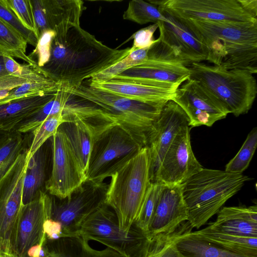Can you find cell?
Masks as SVG:
<instances>
[{
	"instance_id": "obj_1",
	"label": "cell",
	"mask_w": 257,
	"mask_h": 257,
	"mask_svg": "<svg viewBox=\"0 0 257 257\" xmlns=\"http://www.w3.org/2000/svg\"><path fill=\"white\" fill-rule=\"evenodd\" d=\"M131 52V48H110L80 26L63 36L55 35L48 62L41 68L53 80L70 91L83 81L117 63Z\"/></svg>"
},
{
	"instance_id": "obj_2",
	"label": "cell",
	"mask_w": 257,
	"mask_h": 257,
	"mask_svg": "<svg viewBox=\"0 0 257 257\" xmlns=\"http://www.w3.org/2000/svg\"><path fill=\"white\" fill-rule=\"evenodd\" d=\"M181 19L206 46V61L227 69L257 73V21Z\"/></svg>"
},
{
	"instance_id": "obj_3",
	"label": "cell",
	"mask_w": 257,
	"mask_h": 257,
	"mask_svg": "<svg viewBox=\"0 0 257 257\" xmlns=\"http://www.w3.org/2000/svg\"><path fill=\"white\" fill-rule=\"evenodd\" d=\"M110 177L105 203L114 212L120 228L129 232L140 216L151 183L147 147L142 148Z\"/></svg>"
},
{
	"instance_id": "obj_4",
	"label": "cell",
	"mask_w": 257,
	"mask_h": 257,
	"mask_svg": "<svg viewBox=\"0 0 257 257\" xmlns=\"http://www.w3.org/2000/svg\"><path fill=\"white\" fill-rule=\"evenodd\" d=\"M250 178L242 174L203 168L182 184L188 214L187 222L199 228Z\"/></svg>"
},
{
	"instance_id": "obj_5",
	"label": "cell",
	"mask_w": 257,
	"mask_h": 257,
	"mask_svg": "<svg viewBox=\"0 0 257 257\" xmlns=\"http://www.w3.org/2000/svg\"><path fill=\"white\" fill-rule=\"evenodd\" d=\"M70 93L102 109L110 121L123 128L144 147L147 146L153 124L168 101H137L82 84Z\"/></svg>"
},
{
	"instance_id": "obj_6",
	"label": "cell",
	"mask_w": 257,
	"mask_h": 257,
	"mask_svg": "<svg viewBox=\"0 0 257 257\" xmlns=\"http://www.w3.org/2000/svg\"><path fill=\"white\" fill-rule=\"evenodd\" d=\"M187 67L190 78L205 86L235 116L249 110L257 93L253 74L241 69H227L203 62L193 63Z\"/></svg>"
},
{
	"instance_id": "obj_7",
	"label": "cell",
	"mask_w": 257,
	"mask_h": 257,
	"mask_svg": "<svg viewBox=\"0 0 257 257\" xmlns=\"http://www.w3.org/2000/svg\"><path fill=\"white\" fill-rule=\"evenodd\" d=\"M143 147L119 125L113 123L103 125L94 138L86 181L103 182Z\"/></svg>"
},
{
	"instance_id": "obj_8",
	"label": "cell",
	"mask_w": 257,
	"mask_h": 257,
	"mask_svg": "<svg viewBox=\"0 0 257 257\" xmlns=\"http://www.w3.org/2000/svg\"><path fill=\"white\" fill-rule=\"evenodd\" d=\"M158 9L164 19L157 23L160 36L149 49V58L186 66L206 61L207 49L196 34L181 19Z\"/></svg>"
},
{
	"instance_id": "obj_9",
	"label": "cell",
	"mask_w": 257,
	"mask_h": 257,
	"mask_svg": "<svg viewBox=\"0 0 257 257\" xmlns=\"http://www.w3.org/2000/svg\"><path fill=\"white\" fill-rule=\"evenodd\" d=\"M78 235L98 242L122 257H140L149 239L135 224L129 232L121 229L114 212L105 203L85 221Z\"/></svg>"
},
{
	"instance_id": "obj_10",
	"label": "cell",
	"mask_w": 257,
	"mask_h": 257,
	"mask_svg": "<svg viewBox=\"0 0 257 257\" xmlns=\"http://www.w3.org/2000/svg\"><path fill=\"white\" fill-rule=\"evenodd\" d=\"M183 19L212 21H257L256 0H149Z\"/></svg>"
},
{
	"instance_id": "obj_11",
	"label": "cell",
	"mask_w": 257,
	"mask_h": 257,
	"mask_svg": "<svg viewBox=\"0 0 257 257\" xmlns=\"http://www.w3.org/2000/svg\"><path fill=\"white\" fill-rule=\"evenodd\" d=\"M26 148L0 179V253L13 254L15 230L23 206V182L29 161Z\"/></svg>"
},
{
	"instance_id": "obj_12",
	"label": "cell",
	"mask_w": 257,
	"mask_h": 257,
	"mask_svg": "<svg viewBox=\"0 0 257 257\" xmlns=\"http://www.w3.org/2000/svg\"><path fill=\"white\" fill-rule=\"evenodd\" d=\"M107 186L86 181L68 198L57 202L52 197L50 218L61 223L63 237L78 235L85 221L105 203Z\"/></svg>"
},
{
	"instance_id": "obj_13",
	"label": "cell",
	"mask_w": 257,
	"mask_h": 257,
	"mask_svg": "<svg viewBox=\"0 0 257 257\" xmlns=\"http://www.w3.org/2000/svg\"><path fill=\"white\" fill-rule=\"evenodd\" d=\"M51 139L52 168L45 187L51 195L60 200L64 199L82 186L86 181V176L59 126Z\"/></svg>"
},
{
	"instance_id": "obj_14",
	"label": "cell",
	"mask_w": 257,
	"mask_h": 257,
	"mask_svg": "<svg viewBox=\"0 0 257 257\" xmlns=\"http://www.w3.org/2000/svg\"><path fill=\"white\" fill-rule=\"evenodd\" d=\"M187 114L191 127L211 126L229 113L224 104L200 82L189 78L176 90L172 99Z\"/></svg>"
},
{
	"instance_id": "obj_15",
	"label": "cell",
	"mask_w": 257,
	"mask_h": 257,
	"mask_svg": "<svg viewBox=\"0 0 257 257\" xmlns=\"http://www.w3.org/2000/svg\"><path fill=\"white\" fill-rule=\"evenodd\" d=\"M51 203L52 197L40 190L32 201L23 205L16 224L13 255L27 257L31 247L46 243L43 225L50 218Z\"/></svg>"
},
{
	"instance_id": "obj_16",
	"label": "cell",
	"mask_w": 257,
	"mask_h": 257,
	"mask_svg": "<svg viewBox=\"0 0 257 257\" xmlns=\"http://www.w3.org/2000/svg\"><path fill=\"white\" fill-rule=\"evenodd\" d=\"M190 128L189 126L184 127L176 136L152 182L166 185H181L203 168L191 148Z\"/></svg>"
},
{
	"instance_id": "obj_17",
	"label": "cell",
	"mask_w": 257,
	"mask_h": 257,
	"mask_svg": "<svg viewBox=\"0 0 257 257\" xmlns=\"http://www.w3.org/2000/svg\"><path fill=\"white\" fill-rule=\"evenodd\" d=\"M189 122L187 114L178 104L172 100L166 102L148 137L151 182L176 136L182 128L189 126Z\"/></svg>"
},
{
	"instance_id": "obj_18",
	"label": "cell",
	"mask_w": 257,
	"mask_h": 257,
	"mask_svg": "<svg viewBox=\"0 0 257 257\" xmlns=\"http://www.w3.org/2000/svg\"><path fill=\"white\" fill-rule=\"evenodd\" d=\"M39 39L47 30L63 36L71 28L80 26V19L86 9L81 0H31Z\"/></svg>"
},
{
	"instance_id": "obj_19",
	"label": "cell",
	"mask_w": 257,
	"mask_h": 257,
	"mask_svg": "<svg viewBox=\"0 0 257 257\" xmlns=\"http://www.w3.org/2000/svg\"><path fill=\"white\" fill-rule=\"evenodd\" d=\"M188 218L182 184L165 185L150 225L148 234L152 236L172 232L187 221Z\"/></svg>"
},
{
	"instance_id": "obj_20",
	"label": "cell",
	"mask_w": 257,
	"mask_h": 257,
	"mask_svg": "<svg viewBox=\"0 0 257 257\" xmlns=\"http://www.w3.org/2000/svg\"><path fill=\"white\" fill-rule=\"evenodd\" d=\"M88 85L132 100L146 102L172 100L180 86L170 83L148 84L113 79L107 81L90 80Z\"/></svg>"
},
{
	"instance_id": "obj_21",
	"label": "cell",
	"mask_w": 257,
	"mask_h": 257,
	"mask_svg": "<svg viewBox=\"0 0 257 257\" xmlns=\"http://www.w3.org/2000/svg\"><path fill=\"white\" fill-rule=\"evenodd\" d=\"M190 76L189 69L182 64L148 59L113 79L141 83H170L181 85Z\"/></svg>"
},
{
	"instance_id": "obj_22",
	"label": "cell",
	"mask_w": 257,
	"mask_h": 257,
	"mask_svg": "<svg viewBox=\"0 0 257 257\" xmlns=\"http://www.w3.org/2000/svg\"><path fill=\"white\" fill-rule=\"evenodd\" d=\"M105 122L95 116L77 118L62 123L64 133L81 170L86 176L95 135Z\"/></svg>"
},
{
	"instance_id": "obj_23",
	"label": "cell",
	"mask_w": 257,
	"mask_h": 257,
	"mask_svg": "<svg viewBox=\"0 0 257 257\" xmlns=\"http://www.w3.org/2000/svg\"><path fill=\"white\" fill-rule=\"evenodd\" d=\"M209 226L222 232L244 237H257V206L224 207Z\"/></svg>"
},
{
	"instance_id": "obj_24",
	"label": "cell",
	"mask_w": 257,
	"mask_h": 257,
	"mask_svg": "<svg viewBox=\"0 0 257 257\" xmlns=\"http://www.w3.org/2000/svg\"><path fill=\"white\" fill-rule=\"evenodd\" d=\"M56 93L17 99L0 105V131H15L20 123L40 109Z\"/></svg>"
},
{
	"instance_id": "obj_25",
	"label": "cell",
	"mask_w": 257,
	"mask_h": 257,
	"mask_svg": "<svg viewBox=\"0 0 257 257\" xmlns=\"http://www.w3.org/2000/svg\"><path fill=\"white\" fill-rule=\"evenodd\" d=\"M51 241L53 242L51 248L47 245L48 257H122L108 247L95 249L90 245L88 241L79 235Z\"/></svg>"
},
{
	"instance_id": "obj_26",
	"label": "cell",
	"mask_w": 257,
	"mask_h": 257,
	"mask_svg": "<svg viewBox=\"0 0 257 257\" xmlns=\"http://www.w3.org/2000/svg\"><path fill=\"white\" fill-rule=\"evenodd\" d=\"M192 229L176 238V245L183 257H252L222 248L197 235Z\"/></svg>"
},
{
	"instance_id": "obj_27",
	"label": "cell",
	"mask_w": 257,
	"mask_h": 257,
	"mask_svg": "<svg viewBox=\"0 0 257 257\" xmlns=\"http://www.w3.org/2000/svg\"><path fill=\"white\" fill-rule=\"evenodd\" d=\"M199 237L227 250L257 257V237H240L216 230L210 226L194 231Z\"/></svg>"
},
{
	"instance_id": "obj_28",
	"label": "cell",
	"mask_w": 257,
	"mask_h": 257,
	"mask_svg": "<svg viewBox=\"0 0 257 257\" xmlns=\"http://www.w3.org/2000/svg\"><path fill=\"white\" fill-rule=\"evenodd\" d=\"M46 154L44 145L29 159L23 182V203L32 201L45 184Z\"/></svg>"
},
{
	"instance_id": "obj_29",
	"label": "cell",
	"mask_w": 257,
	"mask_h": 257,
	"mask_svg": "<svg viewBox=\"0 0 257 257\" xmlns=\"http://www.w3.org/2000/svg\"><path fill=\"white\" fill-rule=\"evenodd\" d=\"M192 228L187 221L172 232L150 236L140 257H183L176 243L177 237Z\"/></svg>"
},
{
	"instance_id": "obj_30",
	"label": "cell",
	"mask_w": 257,
	"mask_h": 257,
	"mask_svg": "<svg viewBox=\"0 0 257 257\" xmlns=\"http://www.w3.org/2000/svg\"><path fill=\"white\" fill-rule=\"evenodd\" d=\"M71 96L70 91L62 86V89L57 91L49 101L20 123L15 131L22 134L32 132L48 116L62 112Z\"/></svg>"
},
{
	"instance_id": "obj_31",
	"label": "cell",
	"mask_w": 257,
	"mask_h": 257,
	"mask_svg": "<svg viewBox=\"0 0 257 257\" xmlns=\"http://www.w3.org/2000/svg\"><path fill=\"white\" fill-rule=\"evenodd\" d=\"M28 43L15 29L0 18V49L6 54L39 67L35 61L26 54Z\"/></svg>"
},
{
	"instance_id": "obj_32",
	"label": "cell",
	"mask_w": 257,
	"mask_h": 257,
	"mask_svg": "<svg viewBox=\"0 0 257 257\" xmlns=\"http://www.w3.org/2000/svg\"><path fill=\"white\" fill-rule=\"evenodd\" d=\"M62 88V85L55 81L27 82L12 89L6 97L0 100V105L17 99L54 94Z\"/></svg>"
},
{
	"instance_id": "obj_33",
	"label": "cell",
	"mask_w": 257,
	"mask_h": 257,
	"mask_svg": "<svg viewBox=\"0 0 257 257\" xmlns=\"http://www.w3.org/2000/svg\"><path fill=\"white\" fill-rule=\"evenodd\" d=\"M27 140L22 133L13 131L0 146V179L28 147Z\"/></svg>"
},
{
	"instance_id": "obj_34",
	"label": "cell",
	"mask_w": 257,
	"mask_h": 257,
	"mask_svg": "<svg viewBox=\"0 0 257 257\" xmlns=\"http://www.w3.org/2000/svg\"><path fill=\"white\" fill-rule=\"evenodd\" d=\"M122 17L124 20L140 25L157 23L164 19V16L157 6L143 0L130 1Z\"/></svg>"
},
{
	"instance_id": "obj_35",
	"label": "cell",
	"mask_w": 257,
	"mask_h": 257,
	"mask_svg": "<svg viewBox=\"0 0 257 257\" xmlns=\"http://www.w3.org/2000/svg\"><path fill=\"white\" fill-rule=\"evenodd\" d=\"M149 49L132 50L131 48V52L127 56L115 64L97 73L92 77L90 80L95 81L110 80L127 69L145 62L148 59Z\"/></svg>"
},
{
	"instance_id": "obj_36",
	"label": "cell",
	"mask_w": 257,
	"mask_h": 257,
	"mask_svg": "<svg viewBox=\"0 0 257 257\" xmlns=\"http://www.w3.org/2000/svg\"><path fill=\"white\" fill-rule=\"evenodd\" d=\"M257 146V127L253 128L236 155L226 165L225 171L242 174L248 167Z\"/></svg>"
},
{
	"instance_id": "obj_37",
	"label": "cell",
	"mask_w": 257,
	"mask_h": 257,
	"mask_svg": "<svg viewBox=\"0 0 257 257\" xmlns=\"http://www.w3.org/2000/svg\"><path fill=\"white\" fill-rule=\"evenodd\" d=\"M65 121L62 112L49 116L33 131V140L29 148V159L48 139L56 134L59 126Z\"/></svg>"
},
{
	"instance_id": "obj_38",
	"label": "cell",
	"mask_w": 257,
	"mask_h": 257,
	"mask_svg": "<svg viewBox=\"0 0 257 257\" xmlns=\"http://www.w3.org/2000/svg\"><path fill=\"white\" fill-rule=\"evenodd\" d=\"M164 184L151 182L147 192L140 216L135 225L148 234L150 225L153 219Z\"/></svg>"
},
{
	"instance_id": "obj_39",
	"label": "cell",
	"mask_w": 257,
	"mask_h": 257,
	"mask_svg": "<svg viewBox=\"0 0 257 257\" xmlns=\"http://www.w3.org/2000/svg\"><path fill=\"white\" fill-rule=\"evenodd\" d=\"M5 64L9 74L25 77L34 82L54 81L40 67L19 63L7 54L5 56Z\"/></svg>"
},
{
	"instance_id": "obj_40",
	"label": "cell",
	"mask_w": 257,
	"mask_h": 257,
	"mask_svg": "<svg viewBox=\"0 0 257 257\" xmlns=\"http://www.w3.org/2000/svg\"><path fill=\"white\" fill-rule=\"evenodd\" d=\"M3 2L22 24L37 36L31 0H3Z\"/></svg>"
},
{
	"instance_id": "obj_41",
	"label": "cell",
	"mask_w": 257,
	"mask_h": 257,
	"mask_svg": "<svg viewBox=\"0 0 257 257\" xmlns=\"http://www.w3.org/2000/svg\"><path fill=\"white\" fill-rule=\"evenodd\" d=\"M0 18L19 33L28 44L36 46L38 41L36 34L22 24L15 14L5 5L3 0H0Z\"/></svg>"
},
{
	"instance_id": "obj_42",
	"label": "cell",
	"mask_w": 257,
	"mask_h": 257,
	"mask_svg": "<svg viewBox=\"0 0 257 257\" xmlns=\"http://www.w3.org/2000/svg\"><path fill=\"white\" fill-rule=\"evenodd\" d=\"M55 35V32L52 30L44 32L39 37L35 49L28 55L34 61L36 58L37 64L40 68L44 66L49 61L51 43Z\"/></svg>"
},
{
	"instance_id": "obj_43",
	"label": "cell",
	"mask_w": 257,
	"mask_h": 257,
	"mask_svg": "<svg viewBox=\"0 0 257 257\" xmlns=\"http://www.w3.org/2000/svg\"><path fill=\"white\" fill-rule=\"evenodd\" d=\"M158 28V24L155 23L141 29L135 33L122 44L133 39L134 41L133 45L131 48L132 50L149 49L156 42L154 34Z\"/></svg>"
},
{
	"instance_id": "obj_44",
	"label": "cell",
	"mask_w": 257,
	"mask_h": 257,
	"mask_svg": "<svg viewBox=\"0 0 257 257\" xmlns=\"http://www.w3.org/2000/svg\"><path fill=\"white\" fill-rule=\"evenodd\" d=\"M47 239L55 241L63 237L62 226L60 222L51 218L46 219L43 225Z\"/></svg>"
},
{
	"instance_id": "obj_45",
	"label": "cell",
	"mask_w": 257,
	"mask_h": 257,
	"mask_svg": "<svg viewBox=\"0 0 257 257\" xmlns=\"http://www.w3.org/2000/svg\"><path fill=\"white\" fill-rule=\"evenodd\" d=\"M27 82L34 81L25 77L12 74L0 76V90L13 89Z\"/></svg>"
},
{
	"instance_id": "obj_46",
	"label": "cell",
	"mask_w": 257,
	"mask_h": 257,
	"mask_svg": "<svg viewBox=\"0 0 257 257\" xmlns=\"http://www.w3.org/2000/svg\"><path fill=\"white\" fill-rule=\"evenodd\" d=\"M6 54L0 49V76L8 75L5 64V56Z\"/></svg>"
},
{
	"instance_id": "obj_47",
	"label": "cell",
	"mask_w": 257,
	"mask_h": 257,
	"mask_svg": "<svg viewBox=\"0 0 257 257\" xmlns=\"http://www.w3.org/2000/svg\"><path fill=\"white\" fill-rule=\"evenodd\" d=\"M10 133L4 132L0 131V146L5 141Z\"/></svg>"
},
{
	"instance_id": "obj_48",
	"label": "cell",
	"mask_w": 257,
	"mask_h": 257,
	"mask_svg": "<svg viewBox=\"0 0 257 257\" xmlns=\"http://www.w3.org/2000/svg\"><path fill=\"white\" fill-rule=\"evenodd\" d=\"M12 89L0 90V100L6 97Z\"/></svg>"
},
{
	"instance_id": "obj_49",
	"label": "cell",
	"mask_w": 257,
	"mask_h": 257,
	"mask_svg": "<svg viewBox=\"0 0 257 257\" xmlns=\"http://www.w3.org/2000/svg\"><path fill=\"white\" fill-rule=\"evenodd\" d=\"M0 257H16L13 254L5 253H0Z\"/></svg>"
},
{
	"instance_id": "obj_50",
	"label": "cell",
	"mask_w": 257,
	"mask_h": 257,
	"mask_svg": "<svg viewBox=\"0 0 257 257\" xmlns=\"http://www.w3.org/2000/svg\"><path fill=\"white\" fill-rule=\"evenodd\" d=\"M47 257H48V256Z\"/></svg>"
}]
</instances>
